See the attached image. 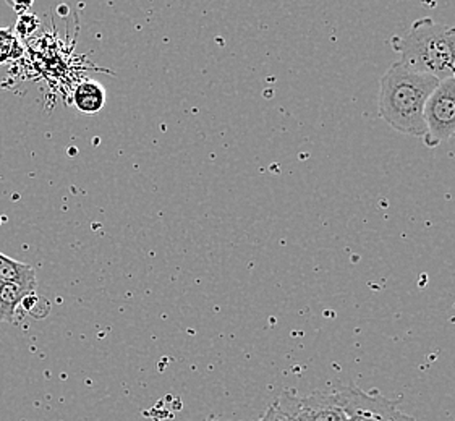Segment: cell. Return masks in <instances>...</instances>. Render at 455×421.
Wrapping results in <instances>:
<instances>
[{"label": "cell", "mask_w": 455, "mask_h": 421, "mask_svg": "<svg viewBox=\"0 0 455 421\" xmlns=\"http://www.w3.org/2000/svg\"><path fill=\"white\" fill-rule=\"evenodd\" d=\"M437 84L439 80L435 76L419 74L401 60L394 62L379 80V117L399 133L425 137L423 110Z\"/></svg>", "instance_id": "1"}, {"label": "cell", "mask_w": 455, "mask_h": 421, "mask_svg": "<svg viewBox=\"0 0 455 421\" xmlns=\"http://www.w3.org/2000/svg\"><path fill=\"white\" fill-rule=\"evenodd\" d=\"M391 47L402 64L439 82L455 78V27L423 17L411 23L403 36H394Z\"/></svg>", "instance_id": "2"}, {"label": "cell", "mask_w": 455, "mask_h": 421, "mask_svg": "<svg viewBox=\"0 0 455 421\" xmlns=\"http://www.w3.org/2000/svg\"><path fill=\"white\" fill-rule=\"evenodd\" d=\"M425 137L428 147H436L455 138V78L439 82L423 110Z\"/></svg>", "instance_id": "3"}, {"label": "cell", "mask_w": 455, "mask_h": 421, "mask_svg": "<svg viewBox=\"0 0 455 421\" xmlns=\"http://www.w3.org/2000/svg\"><path fill=\"white\" fill-rule=\"evenodd\" d=\"M337 403L346 412L347 421H395L401 417L399 402L379 393H366L358 385H339L332 389Z\"/></svg>", "instance_id": "4"}, {"label": "cell", "mask_w": 455, "mask_h": 421, "mask_svg": "<svg viewBox=\"0 0 455 421\" xmlns=\"http://www.w3.org/2000/svg\"><path fill=\"white\" fill-rule=\"evenodd\" d=\"M275 402L295 421H347L346 412L337 403L334 391H316L307 397L283 391Z\"/></svg>", "instance_id": "5"}, {"label": "cell", "mask_w": 455, "mask_h": 421, "mask_svg": "<svg viewBox=\"0 0 455 421\" xmlns=\"http://www.w3.org/2000/svg\"><path fill=\"white\" fill-rule=\"evenodd\" d=\"M75 107L84 114H96L104 109L106 104V90L98 82H83L73 91Z\"/></svg>", "instance_id": "6"}, {"label": "cell", "mask_w": 455, "mask_h": 421, "mask_svg": "<svg viewBox=\"0 0 455 421\" xmlns=\"http://www.w3.org/2000/svg\"><path fill=\"white\" fill-rule=\"evenodd\" d=\"M0 284H21L36 290V273L31 266L0 253Z\"/></svg>", "instance_id": "7"}, {"label": "cell", "mask_w": 455, "mask_h": 421, "mask_svg": "<svg viewBox=\"0 0 455 421\" xmlns=\"http://www.w3.org/2000/svg\"><path fill=\"white\" fill-rule=\"evenodd\" d=\"M35 292V289H29L27 285L0 284V322L12 324L20 305L28 295Z\"/></svg>", "instance_id": "8"}, {"label": "cell", "mask_w": 455, "mask_h": 421, "mask_svg": "<svg viewBox=\"0 0 455 421\" xmlns=\"http://www.w3.org/2000/svg\"><path fill=\"white\" fill-rule=\"evenodd\" d=\"M21 52L23 49L17 36L7 28H0V65L9 62L12 59H17Z\"/></svg>", "instance_id": "9"}, {"label": "cell", "mask_w": 455, "mask_h": 421, "mask_svg": "<svg viewBox=\"0 0 455 421\" xmlns=\"http://www.w3.org/2000/svg\"><path fill=\"white\" fill-rule=\"evenodd\" d=\"M39 27V20L33 15H21L17 23V31L21 36H29L33 31H36Z\"/></svg>", "instance_id": "10"}, {"label": "cell", "mask_w": 455, "mask_h": 421, "mask_svg": "<svg viewBox=\"0 0 455 421\" xmlns=\"http://www.w3.org/2000/svg\"><path fill=\"white\" fill-rule=\"evenodd\" d=\"M259 421H289V415H285V413L281 410V407L277 405V402H274L273 405L266 410V413H264Z\"/></svg>", "instance_id": "11"}, {"label": "cell", "mask_w": 455, "mask_h": 421, "mask_svg": "<svg viewBox=\"0 0 455 421\" xmlns=\"http://www.w3.org/2000/svg\"><path fill=\"white\" fill-rule=\"evenodd\" d=\"M395 421H417L413 417H409V415H405V413H401V417L397 418Z\"/></svg>", "instance_id": "12"}, {"label": "cell", "mask_w": 455, "mask_h": 421, "mask_svg": "<svg viewBox=\"0 0 455 421\" xmlns=\"http://www.w3.org/2000/svg\"><path fill=\"white\" fill-rule=\"evenodd\" d=\"M289 421H295V420H293V418H291V417H289Z\"/></svg>", "instance_id": "13"}, {"label": "cell", "mask_w": 455, "mask_h": 421, "mask_svg": "<svg viewBox=\"0 0 455 421\" xmlns=\"http://www.w3.org/2000/svg\"><path fill=\"white\" fill-rule=\"evenodd\" d=\"M0 224H2V218H0Z\"/></svg>", "instance_id": "14"}, {"label": "cell", "mask_w": 455, "mask_h": 421, "mask_svg": "<svg viewBox=\"0 0 455 421\" xmlns=\"http://www.w3.org/2000/svg\"><path fill=\"white\" fill-rule=\"evenodd\" d=\"M208 421H218V420H208Z\"/></svg>", "instance_id": "15"}]
</instances>
